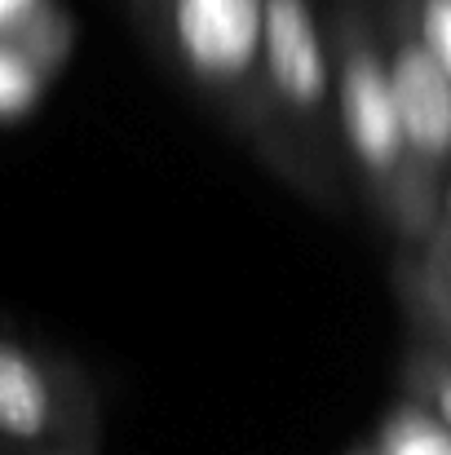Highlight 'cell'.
I'll return each mask as SVG.
<instances>
[{"instance_id": "obj_8", "label": "cell", "mask_w": 451, "mask_h": 455, "mask_svg": "<svg viewBox=\"0 0 451 455\" xmlns=\"http://www.w3.org/2000/svg\"><path fill=\"white\" fill-rule=\"evenodd\" d=\"M399 389L407 398H416L421 407H430L451 429V358H443L434 345L412 336V345L399 363Z\"/></svg>"}, {"instance_id": "obj_5", "label": "cell", "mask_w": 451, "mask_h": 455, "mask_svg": "<svg viewBox=\"0 0 451 455\" xmlns=\"http://www.w3.org/2000/svg\"><path fill=\"white\" fill-rule=\"evenodd\" d=\"M58 425L53 380L31 354L0 340V434L13 443H40Z\"/></svg>"}, {"instance_id": "obj_1", "label": "cell", "mask_w": 451, "mask_h": 455, "mask_svg": "<svg viewBox=\"0 0 451 455\" xmlns=\"http://www.w3.org/2000/svg\"><path fill=\"white\" fill-rule=\"evenodd\" d=\"M327 36H332V67H336L341 159L350 164L376 221L403 248H425L439 226L416 199L412 155L403 142V124L390 89L381 22L372 18L367 0H341V9L327 22Z\"/></svg>"}, {"instance_id": "obj_14", "label": "cell", "mask_w": 451, "mask_h": 455, "mask_svg": "<svg viewBox=\"0 0 451 455\" xmlns=\"http://www.w3.org/2000/svg\"><path fill=\"white\" fill-rule=\"evenodd\" d=\"M345 455H376V451H372V443H358V447H350Z\"/></svg>"}, {"instance_id": "obj_11", "label": "cell", "mask_w": 451, "mask_h": 455, "mask_svg": "<svg viewBox=\"0 0 451 455\" xmlns=\"http://www.w3.org/2000/svg\"><path fill=\"white\" fill-rule=\"evenodd\" d=\"M421 252H425L430 270L439 275V283H443V288L451 292V235H443V230H439V235H434V239H430Z\"/></svg>"}, {"instance_id": "obj_2", "label": "cell", "mask_w": 451, "mask_h": 455, "mask_svg": "<svg viewBox=\"0 0 451 455\" xmlns=\"http://www.w3.org/2000/svg\"><path fill=\"white\" fill-rule=\"evenodd\" d=\"M266 159L305 195H332L341 155L336 133V67L332 36L314 0H266Z\"/></svg>"}, {"instance_id": "obj_10", "label": "cell", "mask_w": 451, "mask_h": 455, "mask_svg": "<svg viewBox=\"0 0 451 455\" xmlns=\"http://www.w3.org/2000/svg\"><path fill=\"white\" fill-rule=\"evenodd\" d=\"M399 4L412 13L421 40L430 44V53L447 67L451 76V0H399Z\"/></svg>"}, {"instance_id": "obj_12", "label": "cell", "mask_w": 451, "mask_h": 455, "mask_svg": "<svg viewBox=\"0 0 451 455\" xmlns=\"http://www.w3.org/2000/svg\"><path fill=\"white\" fill-rule=\"evenodd\" d=\"M36 13V0H0V27H18Z\"/></svg>"}, {"instance_id": "obj_4", "label": "cell", "mask_w": 451, "mask_h": 455, "mask_svg": "<svg viewBox=\"0 0 451 455\" xmlns=\"http://www.w3.org/2000/svg\"><path fill=\"white\" fill-rule=\"evenodd\" d=\"M381 36H385V67H390L403 142L412 155L416 199L430 212V221L439 226V195L451 172V76L430 53L412 13L399 0H390Z\"/></svg>"}, {"instance_id": "obj_6", "label": "cell", "mask_w": 451, "mask_h": 455, "mask_svg": "<svg viewBox=\"0 0 451 455\" xmlns=\"http://www.w3.org/2000/svg\"><path fill=\"white\" fill-rule=\"evenodd\" d=\"M394 292L412 323V336L434 345L443 358H451V292L439 283L421 248H403L394 261Z\"/></svg>"}, {"instance_id": "obj_9", "label": "cell", "mask_w": 451, "mask_h": 455, "mask_svg": "<svg viewBox=\"0 0 451 455\" xmlns=\"http://www.w3.org/2000/svg\"><path fill=\"white\" fill-rule=\"evenodd\" d=\"M36 89H40L36 67H31L22 53L0 49V120H4V116H22V111L36 102Z\"/></svg>"}, {"instance_id": "obj_15", "label": "cell", "mask_w": 451, "mask_h": 455, "mask_svg": "<svg viewBox=\"0 0 451 455\" xmlns=\"http://www.w3.org/2000/svg\"><path fill=\"white\" fill-rule=\"evenodd\" d=\"M138 4H142V13H147V18H155V9H159V0H138Z\"/></svg>"}, {"instance_id": "obj_13", "label": "cell", "mask_w": 451, "mask_h": 455, "mask_svg": "<svg viewBox=\"0 0 451 455\" xmlns=\"http://www.w3.org/2000/svg\"><path fill=\"white\" fill-rule=\"evenodd\" d=\"M439 230L451 235V172H447V181H443V195H439ZM439 230H434V235H439Z\"/></svg>"}, {"instance_id": "obj_7", "label": "cell", "mask_w": 451, "mask_h": 455, "mask_svg": "<svg viewBox=\"0 0 451 455\" xmlns=\"http://www.w3.org/2000/svg\"><path fill=\"white\" fill-rule=\"evenodd\" d=\"M376 455H451V429L416 398H399L376 420V434L367 438Z\"/></svg>"}, {"instance_id": "obj_3", "label": "cell", "mask_w": 451, "mask_h": 455, "mask_svg": "<svg viewBox=\"0 0 451 455\" xmlns=\"http://www.w3.org/2000/svg\"><path fill=\"white\" fill-rule=\"evenodd\" d=\"M155 18L186 80L266 155V0H159Z\"/></svg>"}]
</instances>
